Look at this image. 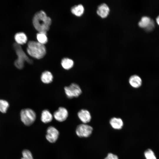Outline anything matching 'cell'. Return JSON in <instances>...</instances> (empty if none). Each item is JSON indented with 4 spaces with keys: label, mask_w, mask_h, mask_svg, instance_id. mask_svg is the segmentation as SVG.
I'll use <instances>...</instances> for the list:
<instances>
[{
    "label": "cell",
    "mask_w": 159,
    "mask_h": 159,
    "mask_svg": "<svg viewBox=\"0 0 159 159\" xmlns=\"http://www.w3.org/2000/svg\"><path fill=\"white\" fill-rule=\"evenodd\" d=\"M14 39L16 43L19 45L25 43L27 41V37L26 34L22 32L16 33L14 36Z\"/></svg>",
    "instance_id": "obj_15"
},
{
    "label": "cell",
    "mask_w": 159,
    "mask_h": 159,
    "mask_svg": "<svg viewBox=\"0 0 159 159\" xmlns=\"http://www.w3.org/2000/svg\"><path fill=\"white\" fill-rule=\"evenodd\" d=\"M9 106V103L7 101L0 99V111L2 113H6Z\"/></svg>",
    "instance_id": "obj_20"
},
{
    "label": "cell",
    "mask_w": 159,
    "mask_h": 159,
    "mask_svg": "<svg viewBox=\"0 0 159 159\" xmlns=\"http://www.w3.org/2000/svg\"><path fill=\"white\" fill-rule=\"evenodd\" d=\"M110 9L108 5L105 3H102L99 4L96 10L97 15L100 18L105 19L109 15Z\"/></svg>",
    "instance_id": "obj_8"
},
{
    "label": "cell",
    "mask_w": 159,
    "mask_h": 159,
    "mask_svg": "<svg viewBox=\"0 0 159 159\" xmlns=\"http://www.w3.org/2000/svg\"><path fill=\"white\" fill-rule=\"evenodd\" d=\"M110 123L112 127L115 129H120L123 125V121L119 118L114 117L112 118L110 120Z\"/></svg>",
    "instance_id": "obj_12"
},
{
    "label": "cell",
    "mask_w": 159,
    "mask_h": 159,
    "mask_svg": "<svg viewBox=\"0 0 159 159\" xmlns=\"http://www.w3.org/2000/svg\"><path fill=\"white\" fill-rule=\"evenodd\" d=\"M61 64L63 68L66 70H69L73 67L74 62L70 59L65 58L62 59Z\"/></svg>",
    "instance_id": "obj_17"
},
{
    "label": "cell",
    "mask_w": 159,
    "mask_h": 159,
    "mask_svg": "<svg viewBox=\"0 0 159 159\" xmlns=\"http://www.w3.org/2000/svg\"><path fill=\"white\" fill-rule=\"evenodd\" d=\"M53 78V75L50 72L46 71L42 73L41 79L43 83L49 84L52 81Z\"/></svg>",
    "instance_id": "obj_14"
},
{
    "label": "cell",
    "mask_w": 159,
    "mask_h": 159,
    "mask_svg": "<svg viewBox=\"0 0 159 159\" xmlns=\"http://www.w3.org/2000/svg\"><path fill=\"white\" fill-rule=\"evenodd\" d=\"M59 135L58 130L53 126H50L47 129L46 138L50 143H54L57 140Z\"/></svg>",
    "instance_id": "obj_7"
},
{
    "label": "cell",
    "mask_w": 159,
    "mask_h": 159,
    "mask_svg": "<svg viewBox=\"0 0 159 159\" xmlns=\"http://www.w3.org/2000/svg\"><path fill=\"white\" fill-rule=\"evenodd\" d=\"M53 116L56 120L62 122L67 119L68 116V112L66 108L60 107L54 112Z\"/></svg>",
    "instance_id": "obj_9"
},
{
    "label": "cell",
    "mask_w": 159,
    "mask_h": 159,
    "mask_svg": "<svg viewBox=\"0 0 159 159\" xmlns=\"http://www.w3.org/2000/svg\"><path fill=\"white\" fill-rule=\"evenodd\" d=\"M156 21L157 24L159 25V16L156 19Z\"/></svg>",
    "instance_id": "obj_25"
},
{
    "label": "cell",
    "mask_w": 159,
    "mask_h": 159,
    "mask_svg": "<svg viewBox=\"0 0 159 159\" xmlns=\"http://www.w3.org/2000/svg\"><path fill=\"white\" fill-rule=\"evenodd\" d=\"M36 37L38 42L41 44L44 45L47 42L48 39L47 33L39 32L37 34Z\"/></svg>",
    "instance_id": "obj_19"
},
{
    "label": "cell",
    "mask_w": 159,
    "mask_h": 159,
    "mask_svg": "<svg viewBox=\"0 0 159 159\" xmlns=\"http://www.w3.org/2000/svg\"><path fill=\"white\" fill-rule=\"evenodd\" d=\"M77 115L79 118L84 124L88 123L91 120V115L87 110L82 109L79 111Z\"/></svg>",
    "instance_id": "obj_10"
},
{
    "label": "cell",
    "mask_w": 159,
    "mask_h": 159,
    "mask_svg": "<svg viewBox=\"0 0 159 159\" xmlns=\"http://www.w3.org/2000/svg\"><path fill=\"white\" fill-rule=\"evenodd\" d=\"M84 8L81 4H79L72 7L71 9L72 13L77 16H81L84 12Z\"/></svg>",
    "instance_id": "obj_16"
},
{
    "label": "cell",
    "mask_w": 159,
    "mask_h": 159,
    "mask_svg": "<svg viewBox=\"0 0 159 159\" xmlns=\"http://www.w3.org/2000/svg\"><path fill=\"white\" fill-rule=\"evenodd\" d=\"M104 159H119L118 156L112 153H109Z\"/></svg>",
    "instance_id": "obj_24"
},
{
    "label": "cell",
    "mask_w": 159,
    "mask_h": 159,
    "mask_svg": "<svg viewBox=\"0 0 159 159\" xmlns=\"http://www.w3.org/2000/svg\"><path fill=\"white\" fill-rule=\"evenodd\" d=\"M13 47L18 56L17 59L14 62V65L17 68L20 69H22L25 62L30 64L33 63V60L26 55L20 45L15 43L13 44Z\"/></svg>",
    "instance_id": "obj_3"
},
{
    "label": "cell",
    "mask_w": 159,
    "mask_h": 159,
    "mask_svg": "<svg viewBox=\"0 0 159 159\" xmlns=\"http://www.w3.org/2000/svg\"><path fill=\"white\" fill-rule=\"evenodd\" d=\"M151 20L149 17L143 16L139 21L138 24V25L140 28L145 29L150 24Z\"/></svg>",
    "instance_id": "obj_18"
},
{
    "label": "cell",
    "mask_w": 159,
    "mask_h": 159,
    "mask_svg": "<svg viewBox=\"0 0 159 159\" xmlns=\"http://www.w3.org/2000/svg\"><path fill=\"white\" fill-rule=\"evenodd\" d=\"M23 157L21 159H33L31 152L29 150L25 149L22 152Z\"/></svg>",
    "instance_id": "obj_22"
},
{
    "label": "cell",
    "mask_w": 159,
    "mask_h": 159,
    "mask_svg": "<svg viewBox=\"0 0 159 159\" xmlns=\"http://www.w3.org/2000/svg\"><path fill=\"white\" fill-rule=\"evenodd\" d=\"M53 119V116L51 113L47 110H44L42 112L41 120L45 123L51 122Z\"/></svg>",
    "instance_id": "obj_13"
},
{
    "label": "cell",
    "mask_w": 159,
    "mask_h": 159,
    "mask_svg": "<svg viewBox=\"0 0 159 159\" xmlns=\"http://www.w3.org/2000/svg\"><path fill=\"white\" fill-rule=\"evenodd\" d=\"M32 22L34 27L39 32L47 33L49 29L52 20L44 11L41 10L34 14Z\"/></svg>",
    "instance_id": "obj_1"
},
{
    "label": "cell",
    "mask_w": 159,
    "mask_h": 159,
    "mask_svg": "<svg viewBox=\"0 0 159 159\" xmlns=\"http://www.w3.org/2000/svg\"><path fill=\"white\" fill-rule=\"evenodd\" d=\"M146 159H157L153 151L150 149L147 150L144 153Z\"/></svg>",
    "instance_id": "obj_21"
},
{
    "label": "cell",
    "mask_w": 159,
    "mask_h": 159,
    "mask_svg": "<svg viewBox=\"0 0 159 159\" xmlns=\"http://www.w3.org/2000/svg\"><path fill=\"white\" fill-rule=\"evenodd\" d=\"M92 127L90 126L85 124H80L78 125L76 130L77 135L80 138L87 137L92 134Z\"/></svg>",
    "instance_id": "obj_6"
},
{
    "label": "cell",
    "mask_w": 159,
    "mask_h": 159,
    "mask_svg": "<svg viewBox=\"0 0 159 159\" xmlns=\"http://www.w3.org/2000/svg\"><path fill=\"white\" fill-rule=\"evenodd\" d=\"M129 82L132 87L137 88L141 86L142 80L140 77L138 75H133L130 77Z\"/></svg>",
    "instance_id": "obj_11"
},
{
    "label": "cell",
    "mask_w": 159,
    "mask_h": 159,
    "mask_svg": "<svg viewBox=\"0 0 159 159\" xmlns=\"http://www.w3.org/2000/svg\"><path fill=\"white\" fill-rule=\"evenodd\" d=\"M21 120L26 125H32L35 120L36 115L35 112L31 109H22L20 112Z\"/></svg>",
    "instance_id": "obj_4"
},
{
    "label": "cell",
    "mask_w": 159,
    "mask_h": 159,
    "mask_svg": "<svg viewBox=\"0 0 159 159\" xmlns=\"http://www.w3.org/2000/svg\"><path fill=\"white\" fill-rule=\"evenodd\" d=\"M154 21L152 20H151L150 24L145 29L147 31H151L154 28Z\"/></svg>",
    "instance_id": "obj_23"
},
{
    "label": "cell",
    "mask_w": 159,
    "mask_h": 159,
    "mask_svg": "<svg viewBox=\"0 0 159 159\" xmlns=\"http://www.w3.org/2000/svg\"><path fill=\"white\" fill-rule=\"evenodd\" d=\"M64 90L67 97L69 99L78 97L82 93L80 86L75 83H72L68 86L65 87Z\"/></svg>",
    "instance_id": "obj_5"
},
{
    "label": "cell",
    "mask_w": 159,
    "mask_h": 159,
    "mask_svg": "<svg viewBox=\"0 0 159 159\" xmlns=\"http://www.w3.org/2000/svg\"><path fill=\"white\" fill-rule=\"evenodd\" d=\"M27 52L32 57L37 59H40L45 56L46 51L44 44L38 42L31 41L28 43Z\"/></svg>",
    "instance_id": "obj_2"
}]
</instances>
